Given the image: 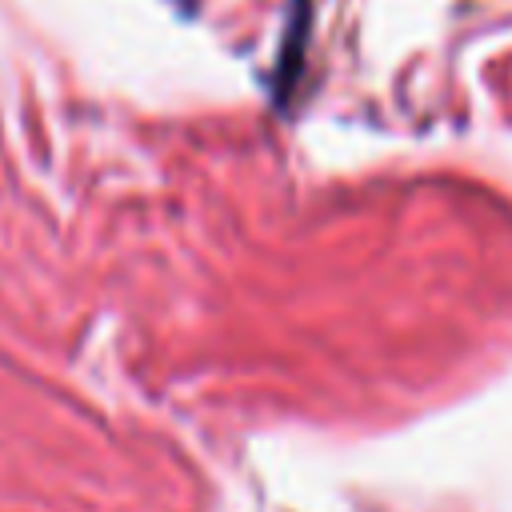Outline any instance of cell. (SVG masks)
I'll list each match as a JSON object with an SVG mask.
<instances>
[{
    "instance_id": "1",
    "label": "cell",
    "mask_w": 512,
    "mask_h": 512,
    "mask_svg": "<svg viewBox=\"0 0 512 512\" xmlns=\"http://www.w3.org/2000/svg\"><path fill=\"white\" fill-rule=\"evenodd\" d=\"M304 44H308V0H292L288 8V24H284V40H280V56H276V104H284L300 80L304 68Z\"/></svg>"
}]
</instances>
